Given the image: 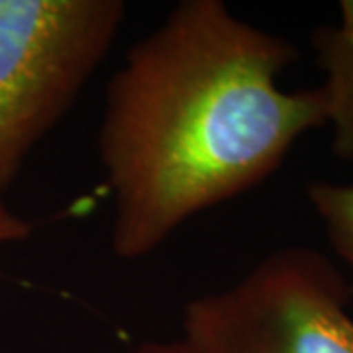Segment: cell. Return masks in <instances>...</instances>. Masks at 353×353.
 I'll list each match as a JSON object with an SVG mask.
<instances>
[{"label": "cell", "instance_id": "obj_3", "mask_svg": "<svg viewBox=\"0 0 353 353\" xmlns=\"http://www.w3.org/2000/svg\"><path fill=\"white\" fill-rule=\"evenodd\" d=\"M347 277L324 253L287 245L226 289L192 299L189 353H353Z\"/></svg>", "mask_w": 353, "mask_h": 353}, {"label": "cell", "instance_id": "obj_5", "mask_svg": "<svg viewBox=\"0 0 353 353\" xmlns=\"http://www.w3.org/2000/svg\"><path fill=\"white\" fill-rule=\"evenodd\" d=\"M306 196L324 222L332 250L350 271L347 285L353 304V185L314 181L308 185Z\"/></svg>", "mask_w": 353, "mask_h": 353}, {"label": "cell", "instance_id": "obj_6", "mask_svg": "<svg viewBox=\"0 0 353 353\" xmlns=\"http://www.w3.org/2000/svg\"><path fill=\"white\" fill-rule=\"evenodd\" d=\"M32 230H34V226L28 220H24L22 216H18L14 210H10L0 196V245L28 240Z\"/></svg>", "mask_w": 353, "mask_h": 353}, {"label": "cell", "instance_id": "obj_1", "mask_svg": "<svg viewBox=\"0 0 353 353\" xmlns=\"http://www.w3.org/2000/svg\"><path fill=\"white\" fill-rule=\"evenodd\" d=\"M289 39L222 0H185L128 51L106 88L99 155L112 252L148 257L192 216L261 185L294 141L330 122L324 85L287 92Z\"/></svg>", "mask_w": 353, "mask_h": 353}, {"label": "cell", "instance_id": "obj_2", "mask_svg": "<svg viewBox=\"0 0 353 353\" xmlns=\"http://www.w3.org/2000/svg\"><path fill=\"white\" fill-rule=\"evenodd\" d=\"M120 0H0V194L116 41Z\"/></svg>", "mask_w": 353, "mask_h": 353}, {"label": "cell", "instance_id": "obj_7", "mask_svg": "<svg viewBox=\"0 0 353 353\" xmlns=\"http://www.w3.org/2000/svg\"><path fill=\"white\" fill-rule=\"evenodd\" d=\"M134 353H189L185 343L175 338V340H148L141 341Z\"/></svg>", "mask_w": 353, "mask_h": 353}, {"label": "cell", "instance_id": "obj_4", "mask_svg": "<svg viewBox=\"0 0 353 353\" xmlns=\"http://www.w3.org/2000/svg\"><path fill=\"white\" fill-rule=\"evenodd\" d=\"M340 6V24L316 28L312 48L326 71L322 85L330 99L328 124L334 126L332 152L353 159V0H343Z\"/></svg>", "mask_w": 353, "mask_h": 353}]
</instances>
